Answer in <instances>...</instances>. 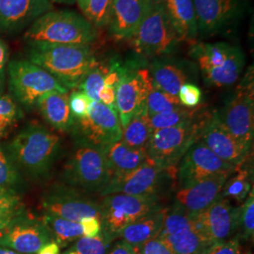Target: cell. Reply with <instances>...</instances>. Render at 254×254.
Returning <instances> with one entry per match:
<instances>
[{"label": "cell", "instance_id": "obj_20", "mask_svg": "<svg viewBox=\"0 0 254 254\" xmlns=\"http://www.w3.org/2000/svg\"><path fill=\"white\" fill-rule=\"evenodd\" d=\"M195 67L196 65L191 62L168 56L154 59L148 70L156 89L178 96L182 86L194 76Z\"/></svg>", "mask_w": 254, "mask_h": 254}, {"label": "cell", "instance_id": "obj_16", "mask_svg": "<svg viewBox=\"0 0 254 254\" xmlns=\"http://www.w3.org/2000/svg\"><path fill=\"white\" fill-rule=\"evenodd\" d=\"M177 167L180 189L189 188L219 173H234L236 170V167L220 159L200 139L184 154Z\"/></svg>", "mask_w": 254, "mask_h": 254}, {"label": "cell", "instance_id": "obj_14", "mask_svg": "<svg viewBox=\"0 0 254 254\" xmlns=\"http://www.w3.org/2000/svg\"><path fill=\"white\" fill-rule=\"evenodd\" d=\"M72 129L78 139L98 147L121 140L123 132L117 111L99 101L91 102L85 118L74 119Z\"/></svg>", "mask_w": 254, "mask_h": 254}, {"label": "cell", "instance_id": "obj_50", "mask_svg": "<svg viewBox=\"0 0 254 254\" xmlns=\"http://www.w3.org/2000/svg\"><path fill=\"white\" fill-rule=\"evenodd\" d=\"M5 86V69H0V94L3 93Z\"/></svg>", "mask_w": 254, "mask_h": 254}, {"label": "cell", "instance_id": "obj_30", "mask_svg": "<svg viewBox=\"0 0 254 254\" xmlns=\"http://www.w3.org/2000/svg\"><path fill=\"white\" fill-rule=\"evenodd\" d=\"M121 140L130 148H146L152 135L145 106L139 109L127 127L122 129Z\"/></svg>", "mask_w": 254, "mask_h": 254}, {"label": "cell", "instance_id": "obj_48", "mask_svg": "<svg viewBox=\"0 0 254 254\" xmlns=\"http://www.w3.org/2000/svg\"><path fill=\"white\" fill-rule=\"evenodd\" d=\"M37 254H60V246L54 241L49 242L48 244L44 246Z\"/></svg>", "mask_w": 254, "mask_h": 254}, {"label": "cell", "instance_id": "obj_27", "mask_svg": "<svg viewBox=\"0 0 254 254\" xmlns=\"http://www.w3.org/2000/svg\"><path fill=\"white\" fill-rule=\"evenodd\" d=\"M46 122L59 131L66 132L73 126L69 107V93L52 91L40 98L36 105Z\"/></svg>", "mask_w": 254, "mask_h": 254}, {"label": "cell", "instance_id": "obj_17", "mask_svg": "<svg viewBox=\"0 0 254 254\" xmlns=\"http://www.w3.org/2000/svg\"><path fill=\"white\" fill-rule=\"evenodd\" d=\"M199 34L210 36L228 29L244 14L250 0H192Z\"/></svg>", "mask_w": 254, "mask_h": 254}, {"label": "cell", "instance_id": "obj_8", "mask_svg": "<svg viewBox=\"0 0 254 254\" xmlns=\"http://www.w3.org/2000/svg\"><path fill=\"white\" fill-rule=\"evenodd\" d=\"M65 183L84 190L98 191L109 181L108 164L103 147L78 139L64 173Z\"/></svg>", "mask_w": 254, "mask_h": 254}, {"label": "cell", "instance_id": "obj_36", "mask_svg": "<svg viewBox=\"0 0 254 254\" xmlns=\"http://www.w3.org/2000/svg\"><path fill=\"white\" fill-rule=\"evenodd\" d=\"M109 68L110 63L106 64L98 62L83 78L78 86L79 91L84 92L91 100L99 101V92L104 86L105 77L109 73Z\"/></svg>", "mask_w": 254, "mask_h": 254}, {"label": "cell", "instance_id": "obj_32", "mask_svg": "<svg viewBox=\"0 0 254 254\" xmlns=\"http://www.w3.org/2000/svg\"><path fill=\"white\" fill-rule=\"evenodd\" d=\"M83 17L96 28L109 26L112 0H76Z\"/></svg>", "mask_w": 254, "mask_h": 254}, {"label": "cell", "instance_id": "obj_19", "mask_svg": "<svg viewBox=\"0 0 254 254\" xmlns=\"http://www.w3.org/2000/svg\"><path fill=\"white\" fill-rule=\"evenodd\" d=\"M200 140L220 159L235 167L244 163L252 150L228 131L217 111H213Z\"/></svg>", "mask_w": 254, "mask_h": 254}, {"label": "cell", "instance_id": "obj_39", "mask_svg": "<svg viewBox=\"0 0 254 254\" xmlns=\"http://www.w3.org/2000/svg\"><path fill=\"white\" fill-rule=\"evenodd\" d=\"M21 182V173L6 150L0 147V186L14 190Z\"/></svg>", "mask_w": 254, "mask_h": 254}, {"label": "cell", "instance_id": "obj_33", "mask_svg": "<svg viewBox=\"0 0 254 254\" xmlns=\"http://www.w3.org/2000/svg\"><path fill=\"white\" fill-rule=\"evenodd\" d=\"M181 107L178 96H173L156 89L152 82L145 101L146 111L149 117L171 112Z\"/></svg>", "mask_w": 254, "mask_h": 254}, {"label": "cell", "instance_id": "obj_41", "mask_svg": "<svg viewBox=\"0 0 254 254\" xmlns=\"http://www.w3.org/2000/svg\"><path fill=\"white\" fill-rule=\"evenodd\" d=\"M202 97L200 88L192 82L185 83L178 92V98L182 107L195 109L199 107Z\"/></svg>", "mask_w": 254, "mask_h": 254}, {"label": "cell", "instance_id": "obj_49", "mask_svg": "<svg viewBox=\"0 0 254 254\" xmlns=\"http://www.w3.org/2000/svg\"><path fill=\"white\" fill-rule=\"evenodd\" d=\"M9 60V52L5 43L0 39V69H5Z\"/></svg>", "mask_w": 254, "mask_h": 254}, {"label": "cell", "instance_id": "obj_21", "mask_svg": "<svg viewBox=\"0 0 254 254\" xmlns=\"http://www.w3.org/2000/svg\"><path fill=\"white\" fill-rule=\"evenodd\" d=\"M52 9L49 0H0V32L20 31Z\"/></svg>", "mask_w": 254, "mask_h": 254}, {"label": "cell", "instance_id": "obj_40", "mask_svg": "<svg viewBox=\"0 0 254 254\" xmlns=\"http://www.w3.org/2000/svg\"><path fill=\"white\" fill-rule=\"evenodd\" d=\"M242 230L244 239H251L254 234V194L252 190L247 197L244 204L241 206V214L239 219V227Z\"/></svg>", "mask_w": 254, "mask_h": 254}, {"label": "cell", "instance_id": "obj_46", "mask_svg": "<svg viewBox=\"0 0 254 254\" xmlns=\"http://www.w3.org/2000/svg\"><path fill=\"white\" fill-rule=\"evenodd\" d=\"M99 102L110 109L116 110V87L104 85L99 92Z\"/></svg>", "mask_w": 254, "mask_h": 254}, {"label": "cell", "instance_id": "obj_44", "mask_svg": "<svg viewBox=\"0 0 254 254\" xmlns=\"http://www.w3.org/2000/svg\"><path fill=\"white\" fill-rule=\"evenodd\" d=\"M136 254H174L159 237L153 238L139 245L133 246Z\"/></svg>", "mask_w": 254, "mask_h": 254}, {"label": "cell", "instance_id": "obj_22", "mask_svg": "<svg viewBox=\"0 0 254 254\" xmlns=\"http://www.w3.org/2000/svg\"><path fill=\"white\" fill-rule=\"evenodd\" d=\"M241 206H234L226 198L220 197L208 208L199 213L205 234L212 243L227 240L239 227Z\"/></svg>", "mask_w": 254, "mask_h": 254}, {"label": "cell", "instance_id": "obj_10", "mask_svg": "<svg viewBox=\"0 0 254 254\" xmlns=\"http://www.w3.org/2000/svg\"><path fill=\"white\" fill-rule=\"evenodd\" d=\"M9 90L20 104L35 107L41 97L52 91L68 92L53 75L29 61H12L8 66Z\"/></svg>", "mask_w": 254, "mask_h": 254}, {"label": "cell", "instance_id": "obj_1", "mask_svg": "<svg viewBox=\"0 0 254 254\" xmlns=\"http://www.w3.org/2000/svg\"><path fill=\"white\" fill-rule=\"evenodd\" d=\"M28 61L53 75L66 89H77L96 60L91 46L27 43Z\"/></svg>", "mask_w": 254, "mask_h": 254}, {"label": "cell", "instance_id": "obj_7", "mask_svg": "<svg viewBox=\"0 0 254 254\" xmlns=\"http://www.w3.org/2000/svg\"><path fill=\"white\" fill-rule=\"evenodd\" d=\"M104 197L100 202L102 232L113 240L129 224L164 208L160 195L131 196L111 194Z\"/></svg>", "mask_w": 254, "mask_h": 254}, {"label": "cell", "instance_id": "obj_35", "mask_svg": "<svg viewBox=\"0 0 254 254\" xmlns=\"http://www.w3.org/2000/svg\"><path fill=\"white\" fill-rule=\"evenodd\" d=\"M201 109H202L198 107L195 109H187L181 107L171 112L157 114L150 117L148 116L149 126L152 131L176 127L183 123L190 121L191 119L195 118L200 113Z\"/></svg>", "mask_w": 254, "mask_h": 254}, {"label": "cell", "instance_id": "obj_12", "mask_svg": "<svg viewBox=\"0 0 254 254\" xmlns=\"http://www.w3.org/2000/svg\"><path fill=\"white\" fill-rule=\"evenodd\" d=\"M151 85L148 68L137 64L123 65L122 75L116 87V110L122 129L145 106Z\"/></svg>", "mask_w": 254, "mask_h": 254}, {"label": "cell", "instance_id": "obj_9", "mask_svg": "<svg viewBox=\"0 0 254 254\" xmlns=\"http://www.w3.org/2000/svg\"><path fill=\"white\" fill-rule=\"evenodd\" d=\"M254 68L251 67L222 111L218 112V117L228 131L251 148L254 136Z\"/></svg>", "mask_w": 254, "mask_h": 254}, {"label": "cell", "instance_id": "obj_52", "mask_svg": "<svg viewBox=\"0 0 254 254\" xmlns=\"http://www.w3.org/2000/svg\"><path fill=\"white\" fill-rule=\"evenodd\" d=\"M0 254H21L12 251V250H9L7 248H2L0 247Z\"/></svg>", "mask_w": 254, "mask_h": 254}, {"label": "cell", "instance_id": "obj_11", "mask_svg": "<svg viewBox=\"0 0 254 254\" xmlns=\"http://www.w3.org/2000/svg\"><path fill=\"white\" fill-rule=\"evenodd\" d=\"M157 237L169 246L174 254H201L213 243L194 229V214L178 204L168 209L163 226Z\"/></svg>", "mask_w": 254, "mask_h": 254}, {"label": "cell", "instance_id": "obj_31", "mask_svg": "<svg viewBox=\"0 0 254 254\" xmlns=\"http://www.w3.org/2000/svg\"><path fill=\"white\" fill-rule=\"evenodd\" d=\"M27 215L26 207L14 190L0 186V232Z\"/></svg>", "mask_w": 254, "mask_h": 254}, {"label": "cell", "instance_id": "obj_28", "mask_svg": "<svg viewBox=\"0 0 254 254\" xmlns=\"http://www.w3.org/2000/svg\"><path fill=\"white\" fill-rule=\"evenodd\" d=\"M167 210L164 207L137 219L123 229L117 237L131 246L139 245L157 237L163 226Z\"/></svg>", "mask_w": 254, "mask_h": 254}, {"label": "cell", "instance_id": "obj_43", "mask_svg": "<svg viewBox=\"0 0 254 254\" xmlns=\"http://www.w3.org/2000/svg\"><path fill=\"white\" fill-rule=\"evenodd\" d=\"M201 254H242L238 237L230 240L215 242Z\"/></svg>", "mask_w": 254, "mask_h": 254}, {"label": "cell", "instance_id": "obj_26", "mask_svg": "<svg viewBox=\"0 0 254 254\" xmlns=\"http://www.w3.org/2000/svg\"><path fill=\"white\" fill-rule=\"evenodd\" d=\"M109 168V180L131 172L148 159L146 148H130L122 140L103 147Z\"/></svg>", "mask_w": 254, "mask_h": 254}, {"label": "cell", "instance_id": "obj_3", "mask_svg": "<svg viewBox=\"0 0 254 254\" xmlns=\"http://www.w3.org/2000/svg\"><path fill=\"white\" fill-rule=\"evenodd\" d=\"M97 28L73 10H50L27 27L24 40L27 43L91 46L97 39Z\"/></svg>", "mask_w": 254, "mask_h": 254}, {"label": "cell", "instance_id": "obj_25", "mask_svg": "<svg viewBox=\"0 0 254 254\" xmlns=\"http://www.w3.org/2000/svg\"><path fill=\"white\" fill-rule=\"evenodd\" d=\"M182 42L190 45L199 36L196 12L192 0H159Z\"/></svg>", "mask_w": 254, "mask_h": 254}, {"label": "cell", "instance_id": "obj_29", "mask_svg": "<svg viewBox=\"0 0 254 254\" xmlns=\"http://www.w3.org/2000/svg\"><path fill=\"white\" fill-rule=\"evenodd\" d=\"M41 219L49 231L52 240L60 247H66L83 236L79 222L46 214Z\"/></svg>", "mask_w": 254, "mask_h": 254}, {"label": "cell", "instance_id": "obj_42", "mask_svg": "<svg viewBox=\"0 0 254 254\" xmlns=\"http://www.w3.org/2000/svg\"><path fill=\"white\" fill-rule=\"evenodd\" d=\"M92 100L84 92L76 91L69 95V107L73 119H83L88 115Z\"/></svg>", "mask_w": 254, "mask_h": 254}, {"label": "cell", "instance_id": "obj_15", "mask_svg": "<svg viewBox=\"0 0 254 254\" xmlns=\"http://www.w3.org/2000/svg\"><path fill=\"white\" fill-rule=\"evenodd\" d=\"M42 208L46 215L79 222L82 218L96 217L101 219V203L83 195L75 188L56 186L42 199Z\"/></svg>", "mask_w": 254, "mask_h": 254}, {"label": "cell", "instance_id": "obj_24", "mask_svg": "<svg viewBox=\"0 0 254 254\" xmlns=\"http://www.w3.org/2000/svg\"><path fill=\"white\" fill-rule=\"evenodd\" d=\"M231 174L219 173L189 188L180 189L175 195L176 204L191 214L203 212L221 197L222 188Z\"/></svg>", "mask_w": 254, "mask_h": 254}, {"label": "cell", "instance_id": "obj_34", "mask_svg": "<svg viewBox=\"0 0 254 254\" xmlns=\"http://www.w3.org/2000/svg\"><path fill=\"white\" fill-rule=\"evenodd\" d=\"M237 174L231 179H228L224 184L221 197L222 198H232L239 202H242L247 199L249 194L253 190L251 183V172L246 169H240L236 167Z\"/></svg>", "mask_w": 254, "mask_h": 254}, {"label": "cell", "instance_id": "obj_37", "mask_svg": "<svg viewBox=\"0 0 254 254\" xmlns=\"http://www.w3.org/2000/svg\"><path fill=\"white\" fill-rule=\"evenodd\" d=\"M113 239L103 232L96 237L82 236L63 254H107Z\"/></svg>", "mask_w": 254, "mask_h": 254}, {"label": "cell", "instance_id": "obj_18", "mask_svg": "<svg viewBox=\"0 0 254 254\" xmlns=\"http://www.w3.org/2000/svg\"><path fill=\"white\" fill-rule=\"evenodd\" d=\"M53 241L42 219L25 215L0 232V247L21 254H35Z\"/></svg>", "mask_w": 254, "mask_h": 254}, {"label": "cell", "instance_id": "obj_2", "mask_svg": "<svg viewBox=\"0 0 254 254\" xmlns=\"http://www.w3.org/2000/svg\"><path fill=\"white\" fill-rule=\"evenodd\" d=\"M61 139L40 125H29L9 142L6 151L20 173L31 178L46 176L59 154Z\"/></svg>", "mask_w": 254, "mask_h": 254}, {"label": "cell", "instance_id": "obj_47", "mask_svg": "<svg viewBox=\"0 0 254 254\" xmlns=\"http://www.w3.org/2000/svg\"><path fill=\"white\" fill-rule=\"evenodd\" d=\"M107 254H136V253L133 246L122 240L115 244L112 250L109 251Z\"/></svg>", "mask_w": 254, "mask_h": 254}, {"label": "cell", "instance_id": "obj_4", "mask_svg": "<svg viewBox=\"0 0 254 254\" xmlns=\"http://www.w3.org/2000/svg\"><path fill=\"white\" fill-rule=\"evenodd\" d=\"M212 113L201 109L195 118L179 126L153 131L146 146L149 159L162 170H175L184 154L200 139Z\"/></svg>", "mask_w": 254, "mask_h": 254}, {"label": "cell", "instance_id": "obj_6", "mask_svg": "<svg viewBox=\"0 0 254 254\" xmlns=\"http://www.w3.org/2000/svg\"><path fill=\"white\" fill-rule=\"evenodd\" d=\"M128 41L136 55L153 60L172 56L183 43L159 0H153L145 17Z\"/></svg>", "mask_w": 254, "mask_h": 254}, {"label": "cell", "instance_id": "obj_13", "mask_svg": "<svg viewBox=\"0 0 254 254\" xmlns=\"http://www.w3.org/2000/svg\"><path fill=\"white\" fill-rule=\"evenodd\" d=\"M175 173V170H162L155 166L148 157L144 163L135 170L111 178L101 190V196L125 194L131 196L160 195L167 178Z\"/></svg>", "mask_w": 254, "mask_h": 254}, {"label": "cell", "instance_id": "obj_51", "mask_svg": "<svg viewBox=\"0 0 254 254\" xmlns=\"http://www.w3.org/2000/svg\"><path fill=\"white\" fill-rule=\"evenodd\" d=\"M52 4L57 3V4H64V5H73L76 0H49Z\"/></svg>", "mask_w": 254, "mask_h": 254}, {"label": "cell", "instance_id": "obj_5", "mask_svg": "<svg viewBox=\"0 0 254 254\" xmlns=\"http://www.w3.org/2000/svg\"><path fill=\"white\" fill-rule=\"evenodd\" d=\"M190 56L198 64L204 81L218 88L235 84L245 67L243 50L224 42H196L191 45Z\"/></svg>", "mask_w": 254, "mask_h": 254}, {"label": "cell", "instance_id": "obj_38", "mask_svg": "<svg viewBox=\"0 0 254 254\" xmlns=\"http://www.w3.org/2000/svg\"><path fill=\"white\" fill-rule=\"evenodd\" d=\"M23 113L9 95L0 94V139L9 135L10 130L22 118Z\"/></svg>", "mask_w": 254, "mask_h": 254}, {"label": "cell", "instance_id": "obj_23", "mask_svg": "<svg viewBox=\"0 0 254 254\" xmlns=\"http://www.w3.org/2000/svg\"><path fill=\"white\" fill-rule=\"evenodd\" d=\"M153 0H112L109 29L118 41H128L150 9Z\"/></svg>", "mask_w": 254, "mask_h": 254}, {"label": "cell", "instance_id": "obj_45", "mask_svg": "<svg viewBox=\"0 0 254 254\" xmlns=\"http://www.w3.org/2000/svg\"><path fill=\"white\" fill-rule=\"evenodd\" d=\"M83 230V236L96 237L102 234V222L99 218L87 217L79 221Z\"/></svg>", "mask_w": 254, "mask_h": 254}]
</instances>
